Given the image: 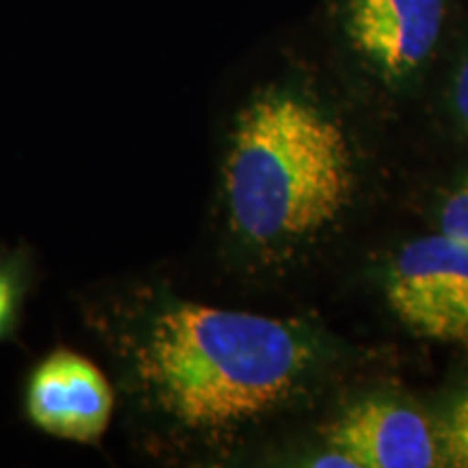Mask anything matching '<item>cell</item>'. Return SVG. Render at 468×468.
<instances>
[{
    "label": "cell",
    "instance_id": "cell-1",
    "mask_svg": "<svg viewBox=\"0 0 468 468\" xmlns=\"http://www.w3.org/2000/svg\"><path fill=\"white\" fill-rule=\"evenodd\" d=\"M83 319L113 367L134 442L163 460L241 447L295 412L327 365L300 321L185 300L154 280L104 289Z\"/></svg>",
    "mask_w": 468,
    "mask_h": 468
},
{
    "label": "cell",
    "instance_id": "cell-2",
    "mask_svg": "<svg viewBox=\"0 0 468 468\" xmlns=\"http://www.w3.org/2000/svg\"><path fill=\"white\" fill-rule=\"evenodd\" d=\"M358 193L354 137L306 85L267 80L234 111L218 204L226 248L243 269L291 273L341 230Z\"/></svg>",
    "mask_w": 468,
    "mask_h": 468
},
{
    "label": "cell",
    "instance_id": "cell-3",
    "mask_svg": "<svg viewBox=\"0 0 468 468\" xmlns=\"http://www.w3.org/2000/svg\"><path fill=\"white\" fill-rule=\"evenodd\" d=\"M386 302L414 335L468 349V243L430 232L403 243L384 276Z\"/></svg>",
    "mask_w": 468,
    "mask_h": 468
},
{
    "label": "cell",
    "instance_id": "cell-4",
    "mask_svg": "<svg viewBox=\"0 0 468 468\" xmlns=\"http://www.w3.org/2000/svg\"><path fill=\"white\" fill-rule=\"evenodd\" d=\"M447 0H345L341 27L351 52L379 83L403 87L441 44Z\"/></svg>",
    "mask_w": 468,
    "mask_h": 468
},
{
    "label": "cell",
    "instance_id": "cell-5",
    "mask_svg": "<svg viewBox=\"0 0 468 468\" xmlns=\"http://www.w3.org/2000/svg\"><path fill=\"white\" fill-rule=\"evenodd\" d=\"M117 408L113 379L72 349H55L31 368L25 412L33 427L58 441L96 444Z\"/></svg>",
    "mask_w": 468,
    "mask_h": 468
},
{
    "label": "cell",
    "instance_id": "cell-6",
    "mask_svg": "<svg viewBox=\"0 0 468 468\" xmlns=\"http://www.w3.org/2000/svg\"><path fill=\"white\" fill-rule=\"evenodd\" d=\"M327 444L356 468H430L442 455L423 414L388 397H368L345 410Z\"/></svg>",
    "mask_w": 468,
    "mask_h": 468
},
{
    "label": "cell",
    "instance_id": "cell-7",
    "mask_svg": "<svg viewBox=\"0 0 468 468\" xmlns=\"http://www.w3.org/2000/svg\"><path fill=\"white\" fill-rule=\"evenodd\" d=\"M31 284V251L25 248H0V343L16 335Z\"/></svg>",
    "mask_w": 468,
    "mask_h": 468
},
{
    "label": "cell",
    "instance_id": "cell-8",
    "mask_svg": "<svg viewBox=\"0 0 468 468\" xmlns=\"http://www.w3.org/2000/svg\"><path fill=\"white\" fill-rule=\"evenodd\" d=\"M442 458L453 466L468 468V393L453 401L438 434Z\"/></svg>",
    "mask_w": 468,
    "mask_h": 468
},
{
    "label": "cell",
    "instance_id": "cell-9",
    "mask_svg": "<svg viewBox=\"0 0 468 468\" xmlns=\"http://www.w3.org/2000/svg\"><path fill=\"white\" fill-rule=\"evenodd\" d=\"M436 230L468 243V174L442 196L436 213Z\"/></svg>",
    "mask_w": 468,
    "mask_h": 468
},
{
    "label": "cell",
    "instance_id": "cell-10",
    "mask_svg": "<svg viewBox=\"0 0 468 468\" xmlns=\"http://www.w3.org/2000/svg\"><path fill=\"white\" fill-rule=\"evenodd\" d=\"M452 113L458 126L468 134V50L462 57L458 69H455L452 83Z\"/></svg>",
    "mask_w": 468,
    "mask_h": 468
}]
</instances>
